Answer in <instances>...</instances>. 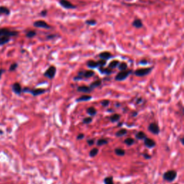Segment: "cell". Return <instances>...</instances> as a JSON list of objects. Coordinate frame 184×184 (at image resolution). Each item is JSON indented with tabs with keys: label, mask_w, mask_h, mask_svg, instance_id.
Returning <instances> with one entry per match:
<instances>
[{
	"label": "cell",
	"mask_w": 184,
	"mask_h": 184,
	"mask_svg": "<svg viewBox=\"0 0 184 184\" xmlns=\"http://www.w3.org/2000/svg\"><path fill=\"white\" fill-rule=\"evenodd\" d=\"M56 71H57V69H56V67L54 66H51L48 68L47 69L46 71H45L44 73V76L47 78L49 79H53L54 77L55 76Z\"/></svg>",
	"instance_id": "obj_6"
},
{
	"label": "cell",
	"mask_w": 184,
	"mask_h": 184,
	"mask_svg": "<svg viewBox=\"0 0 184 184\" xmlns=\"http://www.w3.org/2000/svg\"><path fill=\"white\" fill-rule=\"evenodd\" d=\"M87 143L89 146H92L95 143V140L94 139H88L87 140Z\"/></svg>",
	"instance_id": "obj_40"
},
{
	"label": "cell",
	"mask_w": 184,
	"mask_h": 184,
	"mask_svg": "<svg viewBox=\"0 0 184 184\" xmlns=\"http://www.w3.org/2000/svg\"><path fill=\"white\" fill-rule=\"evenodd\" d=\"M97 63H98L99 68V67H104L106 66V64H107V60L100 59L99 60H98V61H97Z\"/></svg>",
	"instance_id": "obj_37"
},
{
	"label": "cell",
	"mask_w": 184,
	"mask_h": 184,
	"mask_svg": "<svg viewBox=\"0 0 184 184\" xmlns=\"http://www.w3.org/2000/svg\"><path fill=\"white\" fill-rule=\"evenodd\" d=\"M33 26L37 28H44V29L49 30L51 28V26L49 25L44 20H38L33 23Z\"/></svg>",
	"instance_id": "obj_10"
},
{
	"label": "cell",
	"mask_w": 184,
	"mask_h": 184,
	"mask_svg": "<svg viewBox=\"0 0 184 184\" xmlns=\"http://www.w3.org/2000/svg\"><path fill=\"white\" fill-rule=\"evenodd\" d=\"M120 118H121L120 114L115 113V114H113L112 115L109 117V120L111 121V122L114 123V122H118V121L120 120Z\"/></svg>",
	"instance_id": "obj_23"
},
{
	"label": "cell",
	"mask_w": 184,
	"mask_h": 184,
	"mask_svg": "<svg viewBox=\"0 0 184 184\" xmlns=\"http://www.w3.org/2000/svg\"><path fill=\"white\" fill-rule=\"evenodd\" d=\"M19 32L16 30H11L8 28H0V37L2 36H8L14 37L18 35Z\"/></svg>",
	"instance_id": "obj_5"
},
{
	"label": "cell",
	"mask_w": 184,
	"mask_h": 184,
	"mask_svg": "<svg viewBox=\"0 0 184 184\" xmlns=\"http://www.w3.org/2000/svg\"><path fill=\"white\" fill-rule=\"evenodd\" d=\"M86 112H87L88 115H90L91 117H93L95 116L97 114V110L96 108L94 107H90L86 109Z\"/></svg>",
	"instance_id": "obj_20"
},
{
	"label": "cell",
	"mask_w": 184,
	"mask_h": 184,
	"mask_svg": "<svg viewBox=\"0 0 184 184\" xmlns=\"http://www.w3.org/2000/svg\"><path fill=\"white\" fill-rule=\"evenodd\" d=\"M132 25H133V26L134 27L137 28V29H140V28L143 27V23H142L141 19H139V18L135 19V20L133 22Z\"/></svg>",
	"instance_id": "obj_16"
},
{
	"label": "cell",
	"mask_w": 184,
	"mask_h": 184,
	"mask_svg": "<svg viewBox=\"0 0 184 184\" xmlns=\"http://www.w3.org/2000/svg\"><path fill=\"white\" fill-rule=\"evenodd\" d=\"M180 141H181V144L182 145H184V139H183V137H181V139H180Z\"/></svg>",
	"instance_id": "obj_47"
},
{
	"label": "cell",
	"mask_w": 184,
	"mask_h": 184,
	"mask_svg": "<svg viewBox=\"0 0 184 184\" xmlns=\"http://www.w3.org/2000/svg\"><path fill=\"white\" fill-rule=\"evenodd\" d=\"M99 72H100L101 74H104V75H107L109 76L110 74H112L113 73V70L111 68H104V67H99L98 68Z\"/></svg>",
	"instance_id": "obj_15"
},
{
	"label": "cell",
	"mask_w": 184,
	"mask_h": 184,
	"mask_svg": "<svg viewBox=\"0 0 184 184\" xmlns=\"http://www.w3.org/2000/svg\"><path fill=\"white\" fill-rule=\"evenodd\" d=\"M98 153H99V149L97 148H94L90 150L89 156L91 157H94L98 155Z\"/></svg>",
	"instance_id": "obj_29"
},
{
	"label": "cell",
	"mask_w": 184,
	"mask_h": 184,
	"mask_svg": "<svg viewBox=\"0 0 184 184\" xmlns=\"http://www.w3.org/2000/svg\"><path fill=\"white\" fill-rule=\"evenodd\" d=\"M95 75V72L93 70H87V71H81L78 73V76L81 77L82 79H89V78L94 76Z\"/></svg>",
	"instance_id": "obj_9"
},
{
	"label": "cell",
	"mask_w": 184,
	"mask_h": 184,
	"mask_svg": "<svg viewBox=\"0 0 184 184\" xmlns=\"http://www.w3.org/2000/svg\"><path fill=\"white\" fill-rule=\"evenodd\" d=\"M103 182L104 184H114V179L112 176H107L104 179Z\"/></svg>",
	"instance_id": "obj_31"
},
{
	"label": "cell",
	"mask_w": 184,
	"mask_h": 184,
	"mask_svg": "<svg viewBox=\"0 0 184 184\" xmlns=\"http://www.w3.org/2000/svg\"><path fill=\"white\" fill-rule=\"evenodd\" d=\"M10 9L4 6H0V16L2 14L4 15H10Z\"/></svg>",
	"instance_id": "obj_21"
},
{
	"label": "cell",
	"mask_w": 184,
	"mask_h": 184,
	"mask_svg": "<svg viewBox=\"0 0 184 184\" xmlns=\"http://www.w3.org/2000/svg\"><path fill=\"white\" fill-rule=\"evenodd\" d=\"M147 137L146 134L142 131H140L138 133H136L135 135V138L138 140H143L145 138Z\"/></svg>",
	"instance_id": "obj_22"
},
{
	"label": "cell",
	"mask_w": 184,
	"mask_h": 184,
	"mask_svg": "<svg viewBox=\"0 0 184 184\" xmlns=\"http://www.w3.org/2000/svg\"><path fill=\"white\" fill-rule=\"evenodd\" d=\"M47 14V10H43L42 12H40V15L42 17H45Z\"/></svg>",
	"instance_id": "obj_43"
},
{
	"label": "cell",
	"mask_w": 184,
	"mask_h": 184,
	"mask_svg": "<svg viewBox=\"0 0 184 184\" xmlns=\"http://www.w3.org/2000/svg\"><path fill=\"white\" fill-rule=\"evenodd\" d=\"M148 129L149 132H150L151 133L155 135H159L160 133H161V129H160L158 125H157L156 122L150 123V124L148 125Z\"/></svg>",
	"instance_id": "obj_7"
},
{
	"label": "cell",
	"mask_w": 184,
	"mask_h": 184,
	"mask_svg": "<svg viewBox=\"0 0 184 184\" xmlns=\"http://www.w3.org/2000/svg\"><path fill=\"white\" fill-rule=\"evenodd\" d=\"M10 41V37L2 36L0 37V45H4Z\"/></svg>",
	"instance_id": "obj_25"
},
{
	"label": "cell",
	"mask_w": 184,
	"mask_h": 184,
	"mask_svg": "<svg viewBox=\"0 0 184 184\" xmlns=\"http://www.w3.org/2000/svg\"><path fill=\"white\" fill-rule=\"evenodd\" d=\"M92 89L88 86H79L77 87V92L84 93V94H89L92 92Z\"/></svg>",
	"instance_id": "obj_13"
},
{
	"label": "cell",
	"mask_w": 184,
	"mask_h": 184,
	"mask_svg": "<svg viewBox=\"0 0 184 184\" xmlns=\"http://www.w3.org/2000/svg\"><path fill=\"white\" fill-rule=\"evenodd\" d=\"M4 72V69H0V79H1V77H2V75L3 74V73Z\"/></svg>",
	"instance_id": "obj_45"
},
{
	"label": "cell",
	"mask_w": 184,
	"mask_h": 184,
	"mask_svg": "<svg viewBox=\"0 0 184 184\" xmlns=\"http://www.w3.org/2000/svg\"><path fill=\"white\" fill-rule=\"evenodd\" d=\"M127 134V130L126 129H119V130L117 132L115 133V136L117 137H123V136L126 135Z\"/></svg>",
	"instance_id": "obj_24"
},
{
	"label": "cell",
	"mask_w": 184,
	"mask_h": 184,
	"mask_svg": "<svg viewBox=\"0 0 184 184\" xmlns=\"http://www.w3.org/2000/svg\"><path fill=\"white\" fill-rule=\"evenodd\" d=\"M120 61L117 60H112V61H111L109 63V65H108V68H111V69H114L117 68V67H118L119 64H120Z\"/></svg>",
	"instance_id": "obj_26"
},
{
	"label": "cell",
	"mask_w": 184,
	"mask_h": 184,
	"mask_svg": "<svg viewBox=\"0 0 184 184\" xmlns=\"http://www.w3.org/2000/svg\"><path fill=\"white\" fill-rule=\"evenodd\" d=\"M142 98L137 99V104L141 103V102H142Z\"/></svg>",
	"instance_id": "obj_46"
},
{
	"label": "cell",
	"mask_w": 184,
	"mask_h": 184,
	"mask_svg": "<svg viewBox=\"0 0 184 184\" xmlns=\"http://www.w3.org/2000/svg\"><path fill=\"white\" fill-rule=\"evenodd\" d=\"M46 92L47 91L44 89V88H33V89H32V88L27 87L22 88L23 93H30V94H31L33 96H38L39 95L45 94Z\"/></svg>",
	"instance_id": "obj_2"
},
{
	"label": "cell",
	"mask_w": 184,
	"mask_h": 184,
	"mask_svg": "<svg viewBox=\"0 0 184 184\" xmlns=\"http://www.w3.org/2000/svg\"><path fill=\"white\" fill-rule=\"evenodd\" d=\"M101 84H102V81H101V79H98V80H96V81H93L88 86H89L92 90H94V88H98L99 86H100L101 85Z\"/></svg>",
	"instance_id": "obj_19"
},
{
	"label": "cell",
	"mask_w": 184,
	"mask_h": 184,
	"mask_svg": "<svg viewBox=\"0 0 184 184\" xmlns=\"http://www.w3.org/2000/svg\"><path fill=\"white\" fill-rule=\"evenodd\" d=\"M133 73V71L132 70H125V71H122L120 72H119L116 75L115 78V81H125V79H127V78L129 77V76Z\"/></svg>",
	"instance_id": "obj_3"
},
{
	"label": "cell",
	"mask_w": 184,
	"mask_h": 184,
	"mask_svg": "<svg viewBox=\"0 0 184 184\" xmlns=\"http://www.w3.org/2000/svg\"><path fill=\"white\" fill-rule=\"evenodd\" d=\"M36 34L37 32L36 31H35V30H29V31L27 32V33H26V37H27V38H32L36 35Z\"/></svg>",
	"instance_id": "obj_33"
},
{
	"label": "cell",
	"mask_w": 184,
	"mask_h": 184,
	"mask_svg": "<svg viewBox=\"0 0 184 184\" xmlns=\"http://www.w3.org/2000/svg\"><path fill=\"white\" fill-rule=\"evenodd\" d=\"M108 143H109V141H108L107 140H106V139H99V140H97L96 145L98 147H100V146L105 145H107Z\"/></svg>",
	"instance_id": "obj_28"
},
{
	"label": "cell",
	"mask_w": 184,
	"mask_h": 184,
	"mask_svg": "<svg viewBox=\"0 0 184 184\" xmlns=\"http://www.w3.org/2000/svg\"><path fill=\"white\" fill-rule=\"evenodd\" d=\"M124 142L127 145V146H131V145H133L135 144V140L133 139V138L128 137V138H126V139L125 140Z\"/></svg>",
	"instance_id": "obj_30"
},
{
	"label": "cell",
	"mask_w": 184,
	"mask_h": 184,
	"mask_svg": "<svg viewBox=\"0 0 184 184\" xmlns=\"http://www.w3.org/2000/svg\"><path fill=\"white\" fill-rule=\"evenodd\" d=\"M140 64L141 65H145V64H148V60H142L140 61Z\"/></svg>",
	"instance_id": "obj_44"
},
{
	"label": "cell",
	"mask_w": 184,
	"mask_h": 184,
	"mask_svg": "<svg viewBox=\"0 0 184 184\" xmlns=\"http://www.w3.org/2000/svg\"><path fill=\"white\" fill-rule=\"evenodd\" d=\"M137 114H138V112H135V113H134V114H133V117L137 116Z\"/></svg>",
	"instance_id": "obj_48"
},
{
	"label": "cell",
	"mask_w": 184,
	"mask_h": 184,
	"mask_svg": "<svg viewBox=\"0 0 184 184\" xmlns=\"http://www.w3.org/2000/svg\"><path fill=\"white\" fill-rule=\"evenodd\" d=\"M86 66H87L88 68H89L91 69L99 68V65L97 61H94V60H88V61L86 63Z\"/></svg>",
	"instance_id": "obj_18"
},
{
	"label": "cell",
	"mask_w": 184,
	"mask_h": 184,
	"mask_svg": "<svg viewBox=\"0 0 184 184\" xmlns=\"http://www.w3.org/2000/svg\"><path fill=\"white\" fill-rule=\"evenodd\" d=\"M144 140V145L146 148H153L156 145V142L154 141V140L151 139V138L146 137L143 140Z\"/></svg>",
	"instance_id": "obj_11"
},
{
	"label": "cell",
	"mask_w": 184,
	"mask_h": 184,
	"mask_svg": "<svg viewBox=\"0 0 184 184\" xmlns=\"http://www.w3.org/2000/svg\"><path fill=\"white\" fill-rule=\"evenodd\" d=\"M92 99V96L90 95H82L81 96L79 97L76 99V102H81V101H88Z\"/></svg>",
	"instance_id": "obj_17"
},
{
	"label": "cell",
	"mask_w": 184,
	"mask_h": 184,
	"mask_svg": "<svg viewBox=\"0 0 184 184\" xmlns=\"http://www.w3.org/2000/svg\"><path fill=\"white\" fill-rule=\"evenodd\" d=\"M99 57L100 58V59L108 60L112 57V55L111 54V53H109V52L103 51L99 54Z\"/></svg>",
	"instance_id": "obj_14"
},
{
	"label": "cell",
	"mask_w": 184,
	"mask_h": 184,
	"mask_svg": "<svg viewBox=\"0 0 184 184\" xmlns=\"http://www.w3.org/2000/svg\"><path fill=\"white\" fill-rule=\"evenodd\" d=\"M153 67L139 68V69H137V70H135L134 73H135L136 76L143 77V76H148L149 73H150L151 71H153Z\"/></svg>",
	"instance_id": "obj_4"
},
{
	"label": "cell",
	"mask_w": 184,
	"mask_h": 184,
	"mask_svg": "<svg viewBox=\"0 0 184 184\" xmlns=\"http://www.w3.org/2000/svg\"><path fill=\"white\" fill-rule=\"evenodd\" d=\"M92 121H93L92 117H88L84 118V120H83V121H82V122H83V124L88 125V124H90V123L92 122Z\"/></svg>",
	"instance_id": "obj_35"
},
{
	"label": "cell",
	"mask_w": 184,
	"mask_h": 184,
	"mask_svg": "<svg viewBox=\"0 0 184 184\" xmlns=\"http://www.w3.org/2000/svg\"><path fill=\"white\" fill-rule=\"evenodd\" d=\"M177 172L174 170H169L168 171L164 173L163 178L164 181H167V182L171 183L173 181H174L177 178Z\"/></svg>",
	"instance_id": "obj_1"
},
{
	"label": "cell",
	"mask_w": 184,
	"mask_h": 184,
	"mask_svg": "<svg viewBox=\"0 0 184 184\" xmlns=\"http://www.w3.org/2000/svg\"><path fill=\"white\" fill-rule=\"evenodd\" d=\"M176 184H177V183H176Z\"/></svg>",
	"instance_id": "obj_50"
},
{
	"label": "cell",
	"mask_w": 184,
	"mask_h": 184,
	"mask_svg": "<svg viewBox=\"0 0 184 184\" xmlns=\"http://www.w3.org/2000/svg\"><path fill=\"white\" fill-rule=\"evenodd\" d=\"M109 104L110 101L109 100H107V99H105V100H102L101 101V104L104 107H107L109 105Z\"/></svg>",
	"instance_id": "obj_38"
},
{
	"label": "cell",
	"mask_w": 184,
	"mask_h": 184,
	"mask_svg": "<svg viewBox=\"0 0 184 184\" xmlns=\"http://www.w3.org/2000/svg\"><path fill=\"white\" fill-rule=\"evenodd\" d=\"M85 23L86 24V25H90V26H94L96 25L97 22L96 19H88V20H86L85 21Z\"/></svg>",
	"instance_id": "obj_34"
},
{
	"label": "cell",
	"mask_w": 184,
	"mask_h": 184,
	"mask_svg": "<svg viewBox=\"0 0 184 184\" xmlns=\"http://www.w3.org/2000/svg\"><path fill=\"white\" fill-rule=\"evenodd\" d=\"M12 88L13 92H14V94H16L17 95H20L22 94V88L20 84L17 83V82L12 84Z\"/></svg>",
	"instance_id": "obj_12"
},
{
	"label": "cell",
	"mask_w": 184,
	"mask_h": 184,
	"mask_svg": "<svg viewBox=\"0 0 184 184\" xmlns=\"http://www.w3.org/2000/svg\"><path fill=\"white\" fill-rule=\"evenodd\" d=\"M118 68L120 71L127 70V64L125 62H121V63H120V64H119Z\"/></svg>",
	"instance_id": "obj_32"
},
{
	"label": "cell",
	"mask_w": 184,
	"mask_h": 184,
	"mask_svg": "<svg viewBox=\"0 0 184 184\" xmlns=\"http://www.w3.org/2000/svg\"><path fill=\"white\" fill-rule=\"evenodd\" d=\"M114 153H115L117 155H118V156L122 157L125 155L126 152H125V150L122 148H116L115 150H114Z\"/></svg>",
	"instance_id": "obj_27"
},
{
	"label": "cell",
	"mask_w": 184,
	"mask_h": 184,
	"mask_svg": "<svg viewBox=\"0 0 184 184\" xmlns=\"http://www.w3.org/2000/svg\"><path fill=\"white\" fill-rule=\"evenodd\" d=\"M17 67H18V64H17V63H12L10 66L9 71H10V72H12V71H14L17 69Z\"/></svg>",
	"instance_id": "obj_36"
},
{
	"label": "cell",
	"mask_w": 184,
	"mask_h": 184,
	"mask_svg": "<svg viewBox=\"0 0 184 184\" xmlns=\"http://www.w3.org/2000/svg\"><path fill=\"white\" fill-rule=\"evenodd\" d=\"M142 155H143L144 158L146 160H150V159H151V157H152V156H151L150 154H148V153H144Z\"/></svg>",
	"instance_id": "obj_41"
},
{
	"label": "cell",
	"mask_w": 184,
	"mask_h": 184,
	"mask_svg": "<svg viewBox=\"0 0 184 184\" xmlns=\"http://www.w3.org/2000/svg\"><path fill=\"white\" fill-rule=\"evenodd\" d=\"M56 37H58V35L57 34H50L48 35L47 36V40H51V39H54Z\"/></svg>",
	"instance_id": "obj_39"
},
{
	"label": "cell",
	"mask_w": 184,
	"mask_h": 184,
	"mask_svg": "<svg viewBox=\"0 0 184 184\" xmlns=\"http://www.w3.org/2000/svg\"><path fill=\"white\" fill-rule=\"evenodd\" d=\"M60 5L62 6L63 8L66 9V10H73V9L76 8V6L73 4L71 2H70L68 0H59Z\"/></svg>",
	"instance_id": "obj_8"
},
{
	"label": "cell",
	"mask_w": 184,
	"mask_h": 184,
	"mask_svg": "<svg viewBox=\"0 0 184 184\" xmlns=\"http://www.w3.org/2000/svg\"><path fill=\"white\" fill-rule=\"evenodd\" d=\"M84 137H85V135H84V134L83 133H81V134H79V135H77V140H83Z\"/></svg>",
	"instance_id": "obj_42"
},
{
	"label": "cell",
	"mask_w": 184,
	"mask_h": 184,
	"mask_svg": "<svg viewBox=\"0 0 184 184\" xmlns=\"http://www.w3.org/2000/svg\"><path fill=\"white\" fill-rule=\"evenodd\" d=\"M122 124H123V123H122V122H120V123H119V125H118V127H120V126H122Z\"/></svg>",
	"instance_id": "obj_49"
}]
</instances>
